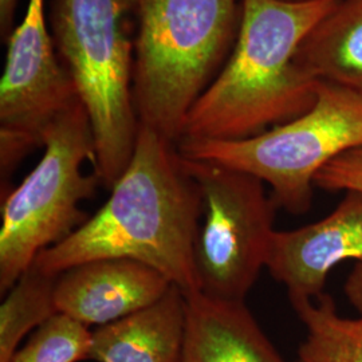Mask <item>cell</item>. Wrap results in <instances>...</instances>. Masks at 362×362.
<instances>
[{
	"label": "cell",
	"instance_id": "277c9868",
	"mask_svg": "<svg viewBox=\"0 0 362 362\" xmlns=\"http://www.w3.org/2000/svg\"><path fill=\"white\" fill-rule=\"evenodd\" d=\"M137 13V0H52L47 15L57 54L89 115L106 188L128 167L140 128L132 94Z\"/></svg>",
	"mask_w": 362,
	"mask_h": 362
},
{
	"label": "cell",
	"instance_id": "52a82bcc",
	"mask_svg": "<svg viewBox=\"0 0 362 362\" xmlns=\"http://www.w3.org/2000/svg\"><path fill=\"white\" fill-rule=\"evenodd\" d=\"M181 163L203 197L194 248L199 291L245 300L266 269L278 206L254 175L182 156Z\"/></svg>",
	"mask_w": 362,
	"mask_h": 362
},
{
	"label": "cell",
	"instance_id": "7c38bea8",
	"mask_svg": "<svg viewBox=\"0 0 362 362\" xmlns=\"http://www.w3.org/2000/svg\"><path fill=\"white\" fill-rule=\"evenodd\" d=\"M185 326V293L172 285L155 303L93 330L88 360L181 362Z\"/></svg>",
	"mask_w": 362,
	"mask_h": 362
},
{
	"label": "cell",
	"instance_id": "3957f363",
	"mask_svg": "<svg viewBox=\"0 0 362 362\" xmlns=\"http://www.w3.org/2000/svg\"><path fill=\"white\" fill-rule=\"evenodd\" d=\"M132 94L140 125L179 143L238 38L242 0H137Z\"/></svg>",
	"mask_w": 362,
	"mask_h": 362
},
{
	"label": "cell",
	"instance_id": "30bf717a",
	"mask_svg": "<svg viewBox=\"0 0 362 362\" xmlns=\"http://www.w3.org/2000/svg\"><path fill=\"white\" fill-rule=\"evenodd\" d=\"M170 286L164 274L141 262L98 259L58 275L55 305L59 314L98 327L155 303Z\"/></svg>",
	"mask_w": 362,
	"mask_h": 362
},
{
	"label": "cell",
	"instance_id": "ac0fdd59",
	"mask_svg": "<svg viewBox=\"0 0 362 362\" xmlns=\"http://www.w3.org/2000/svg\"><path fill=\"white\" fill-rule=\"evenodd\" d=\"M345 297L362 320V263L354 264L344 286Z\"/></svg>",
	"mask_w": 362,
	"mask_h": 362
},
{
	"label": "cell",
	"instance_id": "ffe728a7",
	"mask_svg": "<svg viewBox=\"0 0 362 362\" xmlns=\"http://www.w3.org/2000/svg\"><path fill=\"white\" fill-rule=\"evenodd\" d=\"M286 1H314V0H286Z\"/></svg>",
	"mask_w": 362,
	"mask_h": 362
},
{
	"label": "cell",
	"instance_id": "8992f818",
	"mask_svg": "<svg viewBox=\"0 0 362 362\" xmlns=\"http://www.w3.org/2000/svg\"><path fill=\"white\" fill-rule=\"evenodd\" d=\"M362 146V94L320 82L317 101L305 115L238 141L180 140L182 157L216 163L254 175L270 187L278 208L306 214L315 176L339 156Z\"/></svg>",
	"mask_w": 362,
	"mask_h": 362
},
{
	"label": "cell",
	"instance_id": "7a4b0ae2",
	"mask_svg": "<svg viewBox=\"0 0 362 362\" xmlns=\"http://www.w3.org/2000/svg\"><path fill=\"white\" fill-rule=\"evenodd\" d=\"M337 1L242 0L233 52L189 110L181 140H246L311 109L321 81L296 64V54Z\"/></svg>",
	"mask_w": 362,
	"mask_h": 362
},
{
	"label": "cell",
	"instance_id": "8fae6325",
	"mask_svg": "<svg viewBox=\"0 0 362 362\" xmlns=\"http://www.w3.org/2000/svg\"><path fill=\"white\" fill-rule=\"evenodd\" d=\"M187 326L181 362H286L245 300L185 293Z\"/></svg>",
	"mask_w": 362,
	"mask_h": 362
},
{
	"label": "cell",
	"instance_id": "ba28073f",
	"mask_svg": "<svg viewBox=\"0 0 362 362\" xmlns=\"http://www.w3.org/2000/svg\"><path fill=\"white\" fill-rule=\"evenodd\" d=\"M46 0H28L26 13L7 40L0 81L1 194L27 155L43 146L52 122L79 101L49 33Z\"/></svg>",
	"mask_w": 362,
	"mask_h": 362
},
{
	"label": "cell",
	"instance_id": "5b68a950",
	"mask_svg": "<svg viewBox=\"0 0 362 362\" xmlns=\"http://www.w3.org/2000/svg\"><path fill=\"white\" fill-rule=\"evenodd\" d=\"M43 156L16 188L1 196L0 294L6 296L46 248L64 242L90 216L79 207L98 184L95 141L89 115L81 100L47 129Z\"/></svg>",
	"mask_w": 362,
	"mask_h": 362
},
{
	"label": "cell",
	"instance_id": "9a60e30c",
	"mask_svg": "<svg viewBox=\"0 0 362 362\" xmlns=\"http://www.w3.org/2000/svg\"><path fill=\"white\" fill-rule=\"evenodd\" d=\"M57 279L33 264L8 290L0 305V362L11 361L23 338L58 314Z\"/></svg>",
	"mask_w": 362,
	"mask_h": 362
},
{
	"label": "cell",
	"instance_id": "2e32d148",
	"mask_svg": "<svg viewBox=\"0 0 362 362\" xmlns=\"http://www.w3.org/2000/svg\"><path fill=\"white\" fill-rule=\"evenodd\" d=\"M91 332L65 314H55L16 350L10 362H79L88 360Z\"/></svg>",
	"mask_w": 362,
	"mask_h": 362
},
{
	"label": "cell",
	"instance_id": "4fadbf2b",
	"mask_svg": "<svg viewBox=\"0 0 362 362\" xmlns=\"http://www.w3.org/2000/svg\"><path fill=\"white\" fill-rule=\"evenodd\" d=\"M296 64L318 81L362 94V0H338L300 42Z\"/></svg>",
	"mask_w": 362,
	"mask_h": 362
},
{
	"label": "cell",
	"instance_id": "d6986e66",
	"mask_svg": "<svg viewBox=\"0 0 362 362\" xmlns=\"http://www.w3.org/2000/svg\"><path fill=\"white\" fill-rule=\"evenodd\" d=\"M19 0H0V35L7 42L15 28V11Z\"/></svg>",
	"mask_w": 362,
	"mask_h": 362
},
{
	"label": "cell",
	"instance_id": "44dd1931",
	"mask_svg": "<svg viewBox=\"0 0 362 362\" xmlns=\"http://www.w3.org/2000/svg\"><path fill=\"white\" fill-rule=\"evenodd\" d=\"M298 362H299V361H298Z\"/></svg>",
	"mask_w": 362,
	"mask_h": 362
},
{
	"label": "cell",
	"instance_id": "6da1fadb",
	"mask_svg": "<svg viewBox=\"0 0 362 362\" xmlns=\"http://www.w3.org/2000/svg\"><path fill=\"white\" fill-rule=\"evenodd\" d=\"M94 215L34 260L59 275L98 259H132L164 274L184 293L199 290L194 248L203 197L175 144L140 125L128 167Z\"/></svg>",
	"mask_w": 362,
	"mask_h": 362
},
{
	"label": "cell",
	"instance_id": "9c48e42d",
	"mask_svg": "<svg viewBox=\"0 0 362 362\" xmlns=\"http://www.w3.org/2000/svg\"><path fill=\"white\" fill-rule=\"evenodd\" d=\"M350 260L362 263V191H346L322 219L275 230L266 269L291 302L321 297L329 274Z\"/></svg>",
	"mask_w": 362,
	"mask_h": 362
},
{
	"label": "cell",
	"instance_id": "5bb4252c",
	"mask_svg": "<svg viewBox=\"0 0 362 362\" xmlns=\"http://www.w3.org/2000/svg\"><path fill=\"white\" fill-rule=\"evenodd\" d=\"M306 329L298 349L299 362H362V320L337 313L334 299L322 294L315 299L291 300Z\"/></svg>",
	"mask_w": 362,
	"mask_h": 362
},
{
	"label": "cell",
	"instance_id": "e0dca14e",
	"mask_svg": "<svg viewBox=\"0 0 362 362\" xmlns=\"http://www.w3.org/2000/svg\"><path fill=\"white\" fill-rule=\"evenodd\" d=\"M314 187L337 191H362V146L339 156L318 172Z\"/></svg>",
	"mask_w": 362,
	"mask_h": 362
}]
</instances>
